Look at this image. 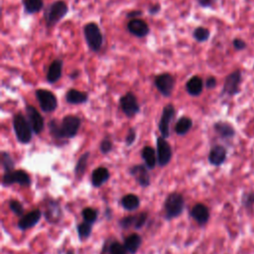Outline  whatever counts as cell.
I'll list each match as a JSON object with an SVG mask.
<instances>
[{
	"label": "cell",
	"mask_w": 254,
	"mask_h": 254,
	"mask_svg": "<svg viewBox=\"0 0 254 254\" xmlns=\"http://www.w3.org/2000/svg\"><path fill=\"white\" fill-rule=\"evenodd\" d=\"M65 100L69 104H82L88 100V95L75 88H69L65 93Z\"/></svg>",
	"instance_id": "d4e9b609"
},
{
	"label": "cell",
	"mask_w": 254,
	"mask_h": 254,
	"mask_svg": "<svg viewBox=\"0 0 254 254\" xmlns=\"http://www.w3.org/2000/svg\"><path fill=\"white\" fill-rule=\"evenodd\" d=\"M203 85H204V83H203L201 77H199L198 75H194L187 81L186 89L190 95L198 96L202 92Z\"/></svg>",
	"instance_id": "603a6c76"
},
{
	"label": "cell",
	"mask_w": 254,
	"mask_h": 254,
	"mask_svg": "<svg viewBox=\"0 0 254 254\" xmlns=\"http://www.w3.org/2000/svg\"><path fill=\"white\" fill-rule=\"evenodd\" d=\"M22 3L25 12L28 14L38 13L44 7L43 0H22Z\"/></svg>",
	"instance_id": "4dcf8cb0"
},
{
	"label": "cell",
	"mask_w": 254,
	"mask_h": 254,
	"mask_svg": "<svg viewBox=\"0 0 254 254\" xmlns=\"http://www.w3.org/2000/svg\"><path fill=\"white\" fill-rule=\"evenodd\" d=\"M79 74H80V71L78 69H75L71 73H69V78L70 79H75V78H77L79 76Z\"/></svg>",
	"instance_id": "7dc6e473"
},
{
	"label": "cell",
	"mask_w": 254,
	"mask_h": 254,
	"mask_svg": "<svg viewBox=\"0 0 254 254\" xmlns=\"http://www.w3.org/2000/svg\"><path fill=\"white\" fill-rule=\"evenodd\" d=\"M112 148H113V143L109 138L102 139V141L100 142V145H99V150L102 154L106 155V154L110 153L112 151Z\"/></svg>",
	"instance_id": "f35d334b"
},
{
	"label": "cell",
	"mask_w": 254,
	"mask_h": 254,
	"mask_svg": "<svg viewBox=\"0 0 254 254\" xmlns=\"http://www.w3.org/2000/svg\"><path fill=\"white\" fill-rule=\"evenodd\" d=\"M36 98L44 112H54L58 107V99L56 95L49 89L39 88L35 92Z\"/></svg>",
	"instance_id": "8992f818"
},
{
	"label": "cell",
	"mask_w": 254,
	"mask_h": 254,
	"mask_svg": "<svg viewBox=\"0 0 254 254\" xmlns=\"http://www.w3.org/2000/svg\"><path fill=\"white\" fill-rule=\"evenodd\" d=\"M127 30L131 35L137 38L146 37L150 33V28L148 24L140 18L129 20V22L127 23Z\"/></svg>",
	"instance_id": "e0dca14e"
},
{
	"label": "cell",
	"mask_w": 254,
	"mask_h": 254,
	"mask_svg": "<svg viewBox=\"0 0 254 254\" xmlns=\"http://www.w3.org/2000/svg\"><path fill=\"white\" fill-rule=\"evenodd\" d=\"M65 254H74V252H73V250H67L66 252H65Z\"/></svg>",
	"instance_id": "c3c4849f"
},
{
	"label": "cell",
	"mask_w": 254,
	"mask_h": 254,
	"mask_svg": "<svg viewBox=\"0 0 254 254\" xmlns=\"http://www.w3.org/2000/svg\"><path fill=\"white\" fill-rule=\"evenodd\" d=\"M9 208L11 209V211L15 214V215H17V216H23L24 214V208H23V205H22V203L19 201V200H17V199H10L9 200Z\"/></svg>",
	"instance_id": "74e56055"
},
{
	"label": "cell",
	"mask_w": 254,
	"mask_h": 254,
	"mask_svg": "<svg viewBox=\"0 0 254 254\" xmlns=\"http://www.w3.org/2000/svg\"><path fill=\"white\" fill-rule=\"evenodd\" d=\"M141 157L145 163V166L149 170H153L156 165L158 164V159H157V152L154 148L150 146H145L141 150Z\"/></svg>",
	"instance_id": "cb8c5ba5"
},
{
	"label": "cell",
	"mask_w": 254,
	"mask_h": 254,
	"mask_svg": "<svg viewBox=\"0 0 254 254\" xmlns=\"http://www.w3.org/2000/svg\"><path fill=\"white\" fill-rule=\"evenodd\" d=\"M81 125V120L75 115L68 114L64 116L60 122L58 119L53 118L48 123L50 134L58 140L71 139L76 136Z\"/></svg>",
	"instance_id": "6da1fadb"
},
{
	"label": "cell",
	"mask_w": 254,
	"mask_h": 254,
	"mask_svg": "<svg viewBox=\"0 0 254 254\" xmlns=\"http://www.w3.org/2000/svg\"><path fill=\"white\" fill-rule=\"evenodd\" d=\"M110 178V173L105 167H98L92 171L91 174V184L94 188H100L105 184Z\"/></svg>",
	"instance_id": "7402d4cb"
},
{
	"label": "cell",
	"mask_w": 254,
	"mask_h": 254,
	"mask_svg": "<svg viewBox=\"0 0 254 254\" xmlns=\"http://www.w3.org/2000/svg\"><path fill=\"white\" fill-rule=\"evenodd\" d=\"M26 114H27V119L33 129V132L35 134H40L45 127L44 117L40 114V112L36 107L30 104L26 105Z\"/></svg>",
	"instance_id": "4fadbf2b"
},
{
	"label": "cell",
	"mask_w": 254,
	"mask_h": 254,
	"mask_svg": "<svg viewBox=\"0 0 254 254\" xmlns=\"http://www.w3.org/2000/svg\"><path fill=\"white\" fill-rule=\"evenodd\" d=\"M227 158V150L222 145H214L208 153V162L214 167L221 166Z\"/></svg>",
	"instance_id": "d6986e66"
},
{
	"label": "cell",
	"mask_w": 254,
	"mask_h": 254,
	"mask_svg": "<svg viewBox=\"0 0 254 254\" xmlns=\"http://www.w3.org/2000/svg\"><path fill=\"white\" fill-rule=\"evenodd\" d=\"M0 155H1V165L3 167L4 173L14 171L15 162H14L13 158L11 157V155L6 151H2Z\"/></svg>",
	"instance_id": "836d02e7"
},
{
	"label": "cell",
	"mask_w": 254,
	"mask_h": 254,
	"mask_svg": "<svg viewBox=\"0 0 254 254\" xmlns=\"http://www.w3.org/2000/svg\"><path fill=\"white\" fill-rule=\"evenodd\" d=\"M161 11V4L160 3H155L153 5H151L148 8V12L150 15H156Z\"/></svg>",
	"instance_id": "ee69618b"
},
{
	"label": "cell",
	"mask_w": 254,
	"mask_h": 254,
	"mask_svg": "<svg viewBox=\"0 0 254 254\" xmlns=\"http://www.w3.org/2000/svg\"><path fill=\"white\" fill-rule=\"evenodd\" d=\"M232 46H233V48H234L236 51H243V50L246 49L247 44H246V42L243 41L242 39L235 38V39L232 41Z\"/></svg>",
	"instance_id": "b9f144b4"
},
{
	"label": "cell",
	"mask_w": 254,
	"mask_h": 254,
	"mask_svg": "<svg viewBox=\"0 0 254 254\" xmlns=\"http://www.w3.org/2000/svg\"><path fill=\"white\" fill-rule=\"evenodd\" d=\"M213 130L222 139L230 140L235 136L234 127L227 121H216L213 124Z\"/></svg>",
	"instance_id": "44dd1931"
},
{
	"label": "cell",
	"mask_w": 254,
	"mask_h": 254,
	"mask_svg": "<svg viewBox=\"0 0 254 254\" xmlns=\"http://www.w3.org/2000/svg\"><path fill=\"white\" fill-rule=\"evenodd\" d=\"M120 203L125 210L133 211L139 207L140 198L138 195H136L134 193H127L124 196H122Z\"/></svg>",
	"instance_id": "4316f807"
},
{
	"label": "cell",
	"mask_w": 254,
	"mask_h": 254,
	"mask_svg": "<svg viewBox=\"0 0 254 254\" xmlns=\"http://www.w3.org/2000/svg\"><path fill=\"white\" fill-rule=\"evenodd\" d=\"M42 217V211L40 209H34L24 214L18 221L17 226L21 230H27L38 224Z\"/></svg>",
	"instance_id": "ac0fdd59"
},
{
	"label": "cell",
	"mask_w": 254,
	"mask_h": 254,
	"mask_svg": "<svg viewBox=\"0 0 254 254\" xmlns=\"http://www.w3.org/2000/svg\"><path fill=\"white\" fill-rule=\"evenodd\" d=\"M45 218L48 222L55 224L59 223L63 218V210L60 203L57 200L49 199L48 204L46 206Z\"/></svg>",
	"instance_id": "2e32d148"
},
{
	"label": "cell",
	"mask_w": 254,
	"mask_h": 254,
	"mask_svg": "<svg viewBox=\"0 0 254 254\" xmlns=\"http://www.w3.org/2000/svg\"><path fill=\"white\" fill-rule=\"evenodd\" d=\"M242 206L248 211L251 212L254 210V191H246L241 196Z\"/></svg>",
	"instance_id": "e575fe53"
},
{
	"label": "cell",
	"mask_w": 254,
	"mask_h": 254,
	"mask_svg": "<svg viewBox=\"0 0 254 254\" xmlns=\"http://www.w3.org/2000/svg\"><path fill=\"white\" fill-rule=\"evenodd\" d=\"M136 136H137V133H136V129L133 128V127H130L127 131V134H126V137H125V144L126 146H131L135 140H136Z\"/></svg>",
	"instance_id": "ab89813d"
},
{
	"label": "cell",
	"mask_w": 254,
	"mask_h": 254,
	"mask_svg": "<svg viewBox=\"0 0 254 254\" xmlns=\"http://www.w3.org/2000/svg\"><path fill=\"white\" fill-rule=\"evenodd\" d=\"M214 1H215V0H197L199 6L204 7V8H207V7L212 6V4L214 3Z\"/></svg>",
	"instance_id": "bcb514c9"
},
{
	"label": "cell",
	"mask_w": 254,
	"mask_h": 254,
	"mask_svg": "<svg viewBox=\"0 0 254 254\" xmlns=\"http://www.w3.org/2000/svg\"><path fill=\"white\" fill-rule=\"evenodd\" d=\"M63 74V61L60 59H57L53 61V63L49 65L48 71H47V81L51 84L56 83Z\"/></svg>",
	"instance_id": "ffe728a7"
},
{
	"label": "cell",
	"mask_w": 254,
	"mask_h": 254,
	"mask_svg": "<svg viewBox=\"0 0 254 254\" xmlns=\"http://www.w3.org/2000/svg\"><path fill=\"white\" fill-rule=\"evenodd\" d=\"M13 184H18L23 187H30L32 181L28 173L24 170H14L4 173L2 177V186L9 187Z\"/></svg>",
	"instance_id": "52a82bcc"
},
{
	"label": "cell",
	"mask_w": 254,
	"mask_h": 254,
	"mask_svg": "<svg viewBox=\"0 0 254 254\" xmlns=\"http://www.w3.org/2000/svg\"><path fill=\"white\" fill-rule=\"evenodd\" d=\"M147 219H148V213H147V212H141V213L137 214L136 223H135L134 228H135V229H140V228H142V227L145 225Z\"/></svg>",
	"instance_id": "60d3db41"
},
{
	"label": "cell",
	"mask_w": 254,
	"mask_h": 254,
	"mask_svg": "<svg viewBox=\"0 0 254 254\" xmlns=\"http://www.w3.org/2000/svg\"><path fill=\"white\" fill-rule=\"evenodd\" d=\"M157 159H158V165L160 167H165L167 166L172 157H173V151L172 147L169 144V142L162 136L157 138Z\"/></svg>",
	"instance_id": "8fae6325"
},
{
	"label": "cell",
	"mask_w": 254,
	"mask_h": 254,
	"mask_svg": "<svg viewBox=\"0 0 254 254\" xmlns=\"http://www.w3.org/2000/svg\"><path fill=\"white\" fill-rule=\"evenodd\" d=\"M68 7L63 0H56L51 3L44 12V19L48 28H52L57 25L66 14Z\"/></svg>",
	"instance_id": "3957f363"
},
{
	"label": "cell",
	"mask_w": 254,
	"mask_h": 254,
	"mask_svg": "<svg viewBox=\"0 0 254 254\" xmlns=\"http://www.w3.org/2000/svg\"><path fill=\"white\" fill-rule=\"evenodd\" d=\"M185 209V198L182 193L178 191L170 192L164 201L165 218L172 220L180 216Z\"/></svg>",
	"instance_id": "7a4b0ae2"
},
{
	"label": "cell",
	"mask_w": 254,
	"mask_h": 254,
	"mask_svg": "<svg viewBox=\"0 0 254 254\" xmlns=\"http://www.w3.org/2000/svg\"><path fill=\"white\" fill-rule=\"evenodd\" d=\"M129 174L135 179L136 183L142 188H147L151 184V178L149 175V169L145 164L134 165L129 169Z\"/></svg>",
	"instance_id": "5bb4252c"
},
{
	"label": "cell",
	"mask_w": 254,
	"mask_h": 254,
	"mask_svg": "<svg viewBox=\"0 0 254 254\" xmlns=\"http://www.w3.org/2000/svg\"><path fill=\"white\" fill-rule=\"evenodd\" d=\"M81 214H82V218H83V221L85 222H88V223H91L93 224L96 219H97V210L92 208V207H85L82 209L81 211Z\"/></svg>",
	"instance_id": "d590c367"
},
{
	"label": "cell",
	"mask_w": 254,
	"mask_h": 254,
	"mask_svg": "<svg viewBox=\"0 0 254 254\" xmlns=\"http://www.w3.org/2000/svg\"><path fill=\"white\" fill-rule=\"evenodd\" d=\"M210 36V32L207 28L202 27V26H198L196 27L193 32H192V37L193 39L198 42V43H203L206 42L209 39Z\"/></svg>",
	"instance_id": "d6a6232c"
},
{
	"label": "cell",
	"mask_w": 254,
	"mask_h": 254,
	"mask_svg": "<svg viewBox=\"0 0 254 254\" xmlns=\"http://www.w3.org/2000/svg\"><path fill=\"white\" fill-rule=\"evenodd\" d=\"M175 77L170 72H163L156 75L154 79V84L158 91L166 97H169L175 87Z\"/></svg>",
	"instance_id": "30bf717a"
},
{
	"label": "cell",
	"mask_w": 254,
	"mask_h": 254,
	"mask_svg": "<svg viewBox=\"0 0 254 254\" xmlns=\"http://www.w3.org/2000/svg\"><path fill=\"white\" fill-rule=\"evenodd\" d=\"M91 230H92V224H91V223H88V222L83 221V222L78 223V224L76 225L77 235H78L79 240H81V241L87 239V238L90 236Z\"/></svg>",
	"instance_id": "1f68e13d"
},
{
	"label": "cell",
	"mask_w": 254,
	"mask_h": 254,
	"mask_svg": "<svg viewBox=\"0 0 254 254\" xmlns=\"http://www.w3.org/2000/svg\"><path fill=\"white\" fill-rule=\"evenodd\" d=\"M123 244L129 254H136L142 244V237L138 233H131L125 237Z\"/></svg>",
	"instance_id": "484cf974"
},
{
	"label": "cell",
	"mask_w": 254,
	"mask_h": 254,
	"mask_svg": "<svg viewBox=\"0 0 254 254\" xmlns=\"http://www.w3.org/2000/svg\"><path fill=\"white\" fill-rule=\"evenodd\" d=\"M242 80V73L240 69H235L230 72L224 80L222 87V94L234 96L240 91V83Z\"/></svg>",
	"instance_id": "ba28073f"
},
{
	"label": "cell",
	"mask_w": 254,
	"mask_h": 254,
	"mask_svg": "<svg viewBox=\"0 0 254 254\" xmlns=\"http://www.w3.org/2000/svg\"><path fill=\"white\" fill-rule=\"evenodd\" d=\"M119 106L128 118L134 117L140 111V105L137 97L131 91L126 92L119 98Z\"/></svg>",
	"instance_id": "9c48e42d"
},
{
	"label": "cell",
	"mask_w": 254,
	"mask_h": 254,
	"mask_svg": "<svg viewBox=\"0 0 254 254\" xmlns=\"http://www.w3.org/2000/svg\"><path fill=\"white\" fill-rule=\"evenodd\" d=\"M83 35L89 50L94 53L99 52L103 44V36L98 25L93 22L85 24L83 27Z\"/></svg>",
	"instance_id": "5b68a950"
},
{
	"label": "cell",
	"mask_w": 254,
	"mask_h": 254,
	"mask_svg": "<svg viewBox=\"0 0 254 254\" xmlns=\"http://www.w3.org/2000/svg\"><path fill=\"white\" fill-rule=\"evenodd\" d=\"M141 15H142V11H140V10H133V11L128 12V14L126 15V17H127L128 19L132 20V19L138 18V17L141 16Z\"/></svg>",
	"instance_id": "f6af8a7d"
},
{
	"label": "cell",
	"mask_w": 254,
	"mask_h": 254,
	"mask_svg": "<svg viewBox=\"0 0 254 254\" xmlns=\"http://www.w3.org/2000/svg\"><path fill=\"white\" fill-rule=\"evenodd\" d=\"M192 127V120L190 117L187 116H183L181 117L175 125V132L182 136V135H186Z\"/></svg>",
	"instance_id": "f1b7e54d"
},
{
	"label": "cell",
	"mask_w": 254,
	"mask_h": 254,
	"mask_svg": "<svg viewBox=\"0 0 254 254\" xmlns=\"http://www.w3.org/2000/svg\"><path fill=\"white\" fill-rule=\"evenodd\" d=\"M136 218H137V214L136 215H127L122 217L121 219H119L118 221V225L123 228V229H127L131 226H135L136 223Z\"/></svg>",
	"instance_id": "8d00e7d4"
},
{
	"label": "cell",
	"mask_w": 254,
	"mask_h": 254,
	"mask_svg": "<svg viewBox=\"0 0 254 254\" xmlns=\"http://www.w3.org/2000/svg\"><path fill=\"white\" fill-rule=\"evenodd\" d=\"M190 216L199 225L204 226L209 220V209L203 203H195L190 211Z\"/></svg>",
	"instance_id": "9a60e30c"
},
{
	"label": "cell",
	"mask_w": 254,
	"mask_h": 254,
	"mask_svg": "<svg viewBox=\"0 0 254 254\" xmlns=\"http://www.w3.org/2000/svg\"><path fill=\"white\" fill-rule=\"evenodd\" d=\"M89 156H90V153L87 151V152H84L77 160L76 164H75V167H74V174L77 178H81L86 170V167H87V162H88V159H89Z\"/></svg>",
	"instance_id": "f546056e"
},
{
	"label": "cell",
	"mask_w": 254,
	"mask_h": 254,
	"mask_svg": "<svg viewBox=\"0 0 254 254\" xmlns=\"http://www.w3.org/2000/svg\"><path fill=\"white\" fill-rule=\"evenodd\" d=\"M216 84H217V80H216V78H215L214 76H208V77L206 78L205 82H204L205 87L208 88V89L214 88V87L216 86Z\"/></svg>",
	"instance_id": "7bdbcfd3"
},
{
	"label": "cell",
	"mask_w": 254,
	"mask_h": 254,
	"mask_svg": "<svg viewBox=\"0 0 254 254\" xmlns=\"http://www.w3.org/2000/svg\"><path fill=\"white\" fill-rule=\"evenodd\" d=\"M127 252L128 251L126 250L124 244H121L116 240H112L109 242L108 245L106 243L103 245L101 254H127Z\"/></svg>",
	"instance_id": "83f0119b"
},
{
	"label": "cell",
	"mask_w": 254,
	"mask_h": 254,
	"mask_svg": "<svg viewBox=\"0 0 254 254\" xmlns=\"http://www.w3.org/2000/svg\"><path fill=\"white\" fill-rule=\"evenodd\" d=\"M13 129L17 140L22 144H28L33 137V129L28 119L21 113H17L13 117Z\"/></svg>",
	"instance_id": "277c9868"
},
{
	"label": "cell",
	"mask_w": 254,
	"mask_h": 254,
	"mask_svg": "<svg viewBox=\"0 0 254 254\" xmlns=\"http://www.w3.org/2000/svg\"><path fill=\"white\" fill-rule=\"evenodd\" d=\"M176 109L172 103L167 104L162 112L158 128L161 133V136L164 137L165 139H168L170 137V124L174 118Z\"/></svg>",
	"instance_id": "7c38bea8"
}]
</instances>
